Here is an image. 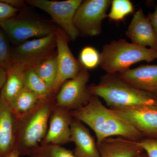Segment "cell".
<instances>
[{"instance_id": "obj_12", "label": "cell", "mask_w": 157, "mask_h": 157, "mask_svg": "<svg viewBox=\"0 0 157 157\" xmlns=\"http://www.w3.org/2000/svg\"><path fill=\"white\" fill-rule=\"evenodd\" d=\"M73 118L70 111L54 106L49 120V127L41 145H62L71 142V125Z\"/></svg>"}, {"instance_id": "obj_9", "label": "cell", "mask_w": 157, "mask_h": 157, "mask_svg": "<svg viewBox=\"0 0 157 157\" xmlns=\"http://www.w3.org/2000/svg\"><path fill=\"white\" fill-rule=\"evenodd\" d=\"M56 48L55 33L27 41L12 49L14 63L21 64L26 68H35L42 62L56 55Z\"/></svg>"}, {"instance_id": "obj_23", "label": "cell", "mask_w": 157, "mask_h": 157, "mask_svg": "<svg viewBox=\"0 0 157 157\" xmlns=\"http://www.w3.org/2000/svg\"><path fill=\"white\" fill-rule=\"evenodd\" d=\"M111 8L107 17L114 21L122 20L129 14L134 12L133 4L129 0H113Z\"/></svg>"}, {"instance_id": "obj_17", "label": "cell", "mask_w": 157, "mask_h": 157, "mask_svg": "<svg viewBox=\"0 0 157 157\" xmlns=\"http://www.w3.org/2000/svg\"><path fill=\"white\" fill-rule=\"evenodd\" d=\"M97 145L100 157H133L144 152L135 141L121 137H108Z\"/></svg>"}, {"instance_id": "obj_11", "label": "cell", "mask_w": 157, "mask_h": 157, "mask_svg": "<svg viewBox=\"0 0 157 157\" xmlns=\"http://www.w3.org/2000/svg\"><path fill=\"white\" fill-rule=\"evenodd\" d=\"M58 73L53 88L57 94L63 83L76 77L82 66L71 52L68 42L70 40L67 34L59 28L55 32Z\"/></svg>"}, {"instance_id": "obj_27", "label": "cell", "mask_w": 157, "mask_h": 157, "mask_svg": "<svg viewBox=\"0 0 157 157\" xmlns=\"http://www.w3.org/2000/svg\"><path fill=\"white\" fill-rule=\"evenodd\" d=\"M19 10L0 1V23L16 16Z\"/></svg>"}, {"instance_id": "obj_13", "label": "cell", "mask_w": 157, "mask_h": 157, "mask_svg": "<svg viewBox=\"0 0 157 157\" xmlns=\"http://www.w3.org/2000/svg\"><path fill=\"white\" fill-rule=\"evenodd\" d=\"M126 35L133 44L157 51V35L149 19L140 9L134 14Z\"/></svg>"}, {"instance_id": "obj_25", "label": "cell", "mask_w": 157, "mask_h": 157, "mask_svg": "<svg viewBox=\"0 0 157 157\" xmlns=\"http://www.w3.org/2000/svg\"><path fill=\"white\" fill-rule=\"evenodd\" d=\"M79 59L83 67L87 70L94 69L100 64V54L94 47L86 46L81 50Z\"/></svg>"}, {"instance_id": "obj_10", "label": "cell", "mask_w": 157, "mask_h": 157, "mask_svg": "<svg viewBox=\"0 0 157 157\" xmlns=\"http://www.w3.org/2000/svg\"><path fill=\"white\" fill-rule=\"evenodd\" d=\"M110 109L137 129L144 137L157 139V106L142 105Z\"/></svg>"}, {"instance_id": "obj_24", "label": "cell", "mask_w": 157, "mask_h": 157, "mask_svg": "<svg viewBox=\"0 0 157 157\" xmlns=\"http://www.w3.org/2000/svg\"><path fill=\"white\" fill-rule=\"evenodd\" d=\"M14 63L10 41L5 32L0 28V67L7 71Z\"/></svg>"}, {"instance_id": "obj_19", "label": "cell", "mask_w": 157, "mask_h": 157, "mask_svg": "<svg viewBox=\"0 0 157 157\" xmlns=\"http://www.w3.org/2000/svg\"><path fill=\"white\" fill-rule=\"evenodd\" d=\"M43 100L30 90L24 88L9 105L15 117L19 119L35 109Z\"/></svg>"}, {"instance_id": "obj_20", "label": "cell", "mask_w": 157, "mask_h": 157, "mask_svg": "<svg viewBox=\"0 0 157 157\" xmlns=\"http://www.w3.org/2000/svg\"><path fill=\"white\" fill-rule=\"evenodd\" d=\"M24 88L30 90L42 99H45L56 95L33 68H26L25 73Z\"/></svg>"}, {"instance_id": "obj_28", "label": "cell", "mask_w": 157, "mask_h": 157, "mask_svg": "<svg viewBox=\"0 0 157 157\" xmlns=\"http://www.w3.org/2000/svg\"><path fill=\"white\" fill-rule=\"evenodd\" d=\"M3 2L20 11L25 7V2L21 0H2Z\"/></svg>"}, {"instance_id": "obj_16", "label": "cell", "mask_w": 157, "mask_h": 157, "mask_svg": "<svg viewBox=\"0 0 157 157\" xmlns=\"http://www.w3.org/2000/svg\"><path fill=\"white\" fill-rule=\"evenodd\" d=\"M75 145L76 157H100L97 142L89 129L81 121L73 118L71 125V142Z\"/></svg>"}, {"instance_id": "obj_15", "label": "cell", "mask_w": 157, "mask_h": 157, "mask_svg": "<svg viewBox=\"0 0 157 157\" xmlns=\"http://www.w3.org/2000/svg\"><path fill=\"white\" fill-rule=\"evenodd\" d=\"M17 118L0 94V157L15 148Z\"/></svg>"}, {"instance_id": "obj_30", "label": "cell", "mask_w": 157, "mask_h": 157, "mask_svg": "<svg viewBox=\"0 0 157 157\" xmlns=\"http://www.w3.org/2000/svg\"><path fill=\"white\" fill-rule=\"evenodd\" d=\"M7 77V70L0 67V91L6 83Z\"/></svg>"}, {"instance_id": "obj_5", "label": "cell", "mask_w": 157, "mask_h": 157, "mask_svg": "<svg viewBox=\"0 0 157 157\" xmlns=\"http://www.w3.org/2000/svg\"><path fill=\"white\" fill-rule=\"evenodd\" d=\"M0 28L10 42L20 45L32 38H42L55 33L58 29L48 21L16 15L0 23Z\"/></svg>"}, {"instance_id": "obj_33", "label": "cell", "mask_w": 157, "mask_h": 157, "mask_svg": "<svg viewBox=\"0 0 157 157\" xmlns=\"http://www.w3.org/2000/svg\"><path fill=\"white\" fill-rule=\"evenodd\" d=\"M155 95L157 99V92L155 93Z\"/></svg>"}, {"instance_id": "obj_3", "label": "cell", "mask_w": 157, "mask_h": 157, "mask_svg": "<svg viewBox=\"0 0 157 157\" xmlns=\"http://www.w3.org/2000/svg\"><path fill=\"white\" fill-rule=\"evenodd\" d=\"M56 95L41 101L35 109L17 119L15 148L21 156L39 145L48 129V121Z\"/></svg>"}, {"instance_id": "obj_1", "label": "cell", "mask_w": 157, "mask_h": 157, "mask_svg": "<svg viewBox=\"0 0 157 157\" xmlns=\"http://www.w3.org/2000/svg\"><path fill=\"white\" fill-rule=\"evenodd\" d=\"M72 117L86 124L94 132L97 144L108 137H121L134 141L144 137L131 124L102 104L99 97L93 95L87 105L70 111Z\"/></svg>"}, {"instance_id": "obj_26", "label": "cell", "mask_w": 157, "mask_h": 157, "mask_svg": "<svg viewBox=\"0 0 157 157\" xmlns=\"http://www.w3.org/2000/svg\"><path fill=\"white\" fill-rule=\"evenodd\" d=\"M135 142L146 152L147 157H157V139L143 138Z\"/></svg>"}, {"instance_id": "obj_29", "label": "cell", "mask_w": 157, "mask_h": 157, "mask_svg": "<svg viewBox=\"0 0 157 157\" xmlns=\"http://www.w3.org/2000/svg\"><path fill=\"white\" fill-rule=\"evenodd\" d=\"M152 26L157 35V4L154 12H149L147 15Z\"/></svg>"}, {"instance_id": "obj_14", "label": "cell", "mask_w": 157, "mask_h": 157, "mask_svg": "<svg viewBox=\"0 0 157 157\" xmlns=\"http://www.w3.org/2000/svg\"><path fill=\"white\" fill-rule=\"evenodd\" d=\"M117 74L137 89L153 94L157 92V65H140Z\"/></svg>"}, {"instance_id": "obj_4", "label": "cell", "mask_w": 157, "mask_h": 157, "mask_svg": "<svg viewBox=\"0 0 157 157\" xmlns=\"http://www.w3.org/2000/svg\"><path fill=\"white\" fill-rule=\"evenodd\" d=\"M157 59V51L121 39L103 46L99 65L108 74H117L130 69L136 63Z\"/></svg>"}, {"instance_id": "obj_6", "label": "cell", "mask_w": 157, "mask_h": 157, "mask_svg": "<svg viewBox=\"0 0 157 157\" xmlns=\"http://www.w3.org/2000/svg\"><path fill=\"white\" fill-rule=\"evenodd\" d=\"M82 2V0H28L25 2L48 13L52 21L67 34L70 40L75 41L79 33L74 25L73 19Z\"/></svg>"}, {"instance_id": "obj_22", "label": "cell", "mask_w": 157, "mask_h": 157, "mask_svg": "<svg viewBox=\"0 0 157 157\" xmlns=\"http://www.w3.org/2000/svg\"><path fill=\"white\" fill-rule=\"evenodd\" d=\"M27 155L30 157H76L72 151L54 144L39 145L29 151Z\"/></svg>"}, {"instance_id": "obj_21", "label": "cell", "mask_w": 157, "mask_h": 157, "mask_svg": "<svg viewBox=\"0 0 157 157\" xmlns=\"http://www.w3.org/2000/svg\"><path fill=\"white\" fill-rule=\"evenodd\" d=\"M34 69L38 76L53 91L54 87L58 73L57 54L42 62Z\"/></svg>"}, {"instance_id": "obj_8", "label": "cell", "mask_w": 157, "mask_h": 157, "mask_svg": "<svg viewBox=\"0 0 157 157\" xmlns=\"http://www.w3.org/2000/svg\"><path fill=\"white\" fill-rule=\"evenodd\" d=\"M90 78L88 70L82 67L76 77L62 85L56 94L55 106L71 111L87 105L93 96L87 86Z\"/></svg>"}, {"instance_id": "obj_32", "label": "cell", "mask_w": 157, "mask_h": 157, "mask_svg": "<svg viewBox=\"0 0 157 157\" xmlns=\"http://www.w3.org/2000/svg\"><path fill=\"white\" fill-rule=\"evenodd\" d=\"M133 157H147V155L146 153H142L140 154H139L138 155H137Z\"/></svg>"}, {"instance_id": "obj_31", "label": "cell", "mask_w": 157, "mask_h": 157, "mask_svg": "<svg viewBox=\"0 0 157 157\" xmlns=\"http://www.w3.org/2000/svg\"><path fill=\"white\" fill-rule=\"evenodd\" d=\"M20 155L19 151L16 149H14L9 152L5 157H19Z\"/></svg>"}, {"instance_id": "obj_7", "label": "cell", "mask_w": 157, "mask_h": 157, "mask_svg": "<svg viewBox=\"0 0 157 157\" xmlns=\"http://www.w3.org/2000/svg\"><path fill=\"white\" fill-rule=\"evenodd\" d=\"M111 2V0L82 1L73 19L79 36L94 37L102 33V22L107 17V12Z\"/></svg>"}, {"instance_id": "obj_18", "label": "cell", "mask_w": 157, "mask_h": 157, "mask_svg": "<svg viewBox=\"0 0 157 157\" xmlns=\"http://www.w3.org/2000/svg\"><path fill=\"white\" fill-rule=\"evenodd\" d=\"M25 70L26 67L23 65L14 63L7 70L6 82L0 94L8 104L24 88Z\"/></svg>"}, {"instance_id": "obj_2", "label": "cell", "mask_w": 157, "mask_h": 157, "mask_svg": "<svg viewBox=\"0 0 157 157\" xmlns=\"http://www.w3.org/2000/svg\"><path fill=\"white\" fill-rule=\"evenodd\" d=\"M93 95L102 98L109 109H117L138 105L157 106L154 94L140 90L121 79L117 74L101 76L98 84L88 86Z\"/></svg>"}]
</instances>
